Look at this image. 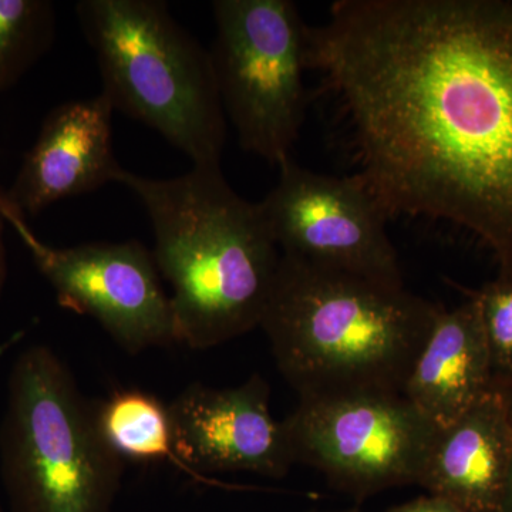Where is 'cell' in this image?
Returning <instances> with one entry per match:
<instances>
[{
	"label": "cell",
	"instance_id": "6da1fadb",
	"mask_svg": "<svg viewBox=\"0 0 512 512\" xmlns=\"http://www.w3.org/2000/svg\"><path fill=\"white\" fill-rule=\"evenodd\" d=\"M306 62L389 218L460 225L512 278V2L338 0L306 29Z\"/></svg>",
	"mask_w": 512,
	"mask_h": 512
},
{
	"label": "cell",
	"instance_id": "7a4b0ae2",
	"mask_svg": "<svg viewBox=\"0 0 512 512\" xmlns=\"http://www.w3.org/2000/svg\"><path fill=\"white\" fill-rule=\"evenodd\" d=\"M117 183L153 225L154 261L173 286L175 342L207 350L259 328L282 256L259 202L232 190L221 167L165 180L123 170Z\"/></svg>",
	"mask_w": 512,
	"mask_h": 512
},
{
	"label": "cell",
	"instance_id": "3957f363",
	"mask_svg": "<svg viewBox=\"0 0 512 512\" xmlns=\"http://www.w3.org/2000/svg\"><path fill=\"white\" fill-rule=\"evenodd\" d=\"M440 311L404 286L282 255L259 328L299 400L404 393Z\"/></svg>",
	"mask_w": 512,
	"mask_h": 512
},
{
	"label": "cell",
	"instance_id": "277c9868",
	"mask_svg": "<svg viewBox=\"0 0 512 512\" xmlns=\"http://www.w3.org/2000/svg\"><path fill=\"white\" fill-rule=\"evenodd\" d=\"M76 12L114 110L154 128L194 167H220L227 116L210 50L157 0H82Z\"/></svg>",
	"mask_w": 512,
	"mask_h": 512
},
{
	"label": "cell",
	"instance_id": "5b68a950",
	"mask_svg": "<svg viewBox=\"0 0 512 512\" xmlns=\"http://www.w3.org/2000/svg\"><path fill=\"white\" fill-rule=\"evenodd\" d=\"M124 460L101 434L97 406L49 346L10 370L0 473L12 512H113Z\"/></svg>",
	"mask_w": 512,
	"mask_h": 512
},
{
	"label": "cell",
	"instance_id": "8992f818",
	"mask_svg": "<svg viewBox=\"0 0 512 512\" xmlns=\"http://www.w3.org/2000/svg\"><path fill=\"white\" fill-rule=\"evenodd\" d=\"M210 49L225 116L248 153L279 167L305 121L306 29L289 0H217Z\"/></svg>",
	"mask_w": 512,
	"mask_h": 512
},
{
	"label": "cell",
	"instance_id": "52a82bcc",
	"mask_svg": "<svg viewBox=\"0 0 512 512\" xmlns=\"http://www.w3.org/2000/svg\"><path fill=\"white\" fill-rule=\"evenodd\" d=\"M284 424L295 464L357 501L417 485L439 430L403 393L389 392L299 400Z\"/></svg>",
	"mask_w": 512,
	"mask_h": 512
},
{
	"label": "cell",
	"instance_id": "ba28073f",
	"mask_svg": "<svg viewBox=\"0 0 512 512\" xmlns=\"http://www.w3.org/2000/svg\"><path fill=\"white\" fill-rule=\"evenodd\" d=\"M259 201L282 255L386 285L404 286L389 215L356 174L316 173L291 160Z\"/></svg>",
	"mask_w": 512,
	"mask_h": 512
},
{
	"label": "cell",
	"instance_id": "9c48e42d",
	"mask_svg": "<svg viewBox=\"0 0 512 512\" xmlns=\"http://www.w3.org/2000/svg\"><path fill=\"white\" fill-rule=\"evenodd\" d=\"M63 308L100 323L127 352L173 345L170 298L161 286L153 252L141 242H92L55 248L28 224L13 225Z\"/></svg>",
	"mask_w": 512,
	"mask_h": 512
},
{
	"label": "cell",
	"instance_id": "30bf717a",
	"mask_svg": "<svg viewBox=\"0 0 512 512\" xmlns=\"http://www.w3.org/2000/svg\"><path fill=\"white\" fill-rule=\"evenodd\" d=\"M269 394L259 375L232 389L185 387L168 406L180 466L194 473L288 476L295 458L284 421L275 420L269 409Z\"/></svg>",
	"mask_w": 512,
	"mask_h": 512
},
{
	"label": "cell",
	"instance_id": "8fae6325",
	"mask_svg": "<svg viewBox=\"0 0 512 512\" xmlns=\"http://www.w3.org/2000/svg\"><path fill=\"white\" fill-rule=\"evenodd\" d=\"M113 111L103 92L50 111L8 191L16 210L36 215L64 198L117 183L124 168L114 157Z\"/></svg>",
	"mask_w": 512,
	"mask_h": 512
},
{
	"label": "cell",
	"instance_id": "7c38bea8",
	"mask_svg": "<svg viewBox=\"0 0 512 512\" xmlns=\"http://www.w3.org/2000/svg\"><path fill=\"white\" fill-rule=\"evenodd\" d=\"M512 454L510 409L503 384L448 426L439 427L419 487L467 512H498Z\"/></svg>",
	"mask_w": 512,
	"mask_h": 512
},
{
	"label": "cell",
	"instance_id": "4fadbf2b",
	"mask_svg": "<svg viewBox=\"0 0 512 512\" xmlns=\"http://www.w3.org/2000/svg\"><path fill=\"white\" fill-rule=\"evenodd\" d=\"M441 308L414 362L404 396L437 427L448 426L493 390L490 349L473 298Z\"/></svg>",
	"mask_w": 512,
	"mask_h": 512
},
{
	"label": "cell",
	"instance_id": "5bb4252c",
	"mask_svg": "<svg viewBox=\"0 0 512 512\" xmlns=\"http://www.w3.org/2000/svg\"><path fill=\"white\" fill-rule=\"evenodd\" d=\"M97 419L104 439L123 460L177 461L168 406L153 394L140 390L114 393L97 406Z\"/></svg>",
	"mask_w": 512,
	"mask_h": 512
},
{
	"label": "cell",
	"instance_id": "9a60e30c",
	"mask_svg": "<svg viewBox=\"0 0 512 512\" xmlns=\"http://www.w3.org/2000/svg\"><path fill=\"white\" fill-rule=\"evenodd\" d=\"M55 9L45 0H0V92L18 82L49 49Z\"/></svg>",
	"mask_w": 512,
	"mask_h": 512
},
{
	"label": "cell",
	"instance_id": "2e32d148",
	"mask_svg": "<svg viewBox=\"0 0 512 512\" xmlns=\"http://www.w3.org/2000/svg\"><path fill=\"white\" fill-rule=\"evenodd\" d=\"M466 293L480 309L495 379L512 380V278L498 276Z\"/></svg>",
	"mask_w": 512,
	"mask_h": 512
},
{
	"label": "cell",
	"instance_id": "e0dca14e",
	"mask_svg": "<svg viewBox=\"0 0 512 512\" xmlns=\"http://www.w3.org/2000/svg\"><path fill=\"white\" fill-rule=\"evenodd\" d=\"M384 512H467L451 501L436 495H423L407 503L396 505Z\"/></svg>",
	"mask_w": 512,
	"mask_h": 512
},
{
	"label": "cell",
	"instance_id": "ac0fdd59",
	"mask_svg": "<svg viewBox=\"0 0 512 512\" xmlns=\"http://www.w3.org/2000/svg\"><path fill=\"white\" fill-rule=\"evenodd\" d=\"M500 382L503 384L505 396H507L512 427V380H500ZM498 512H512V454L510 470H508L507 483H505L503 501H501L500 511Z\"/></svg>",
	"mask_w": 512,
	"mask_h": 512
},
{
	"label": "cell",
	"instance_id": "d6986e66",
	"mask_svg": "<svg viewBox=\"0 0 512 512\" xmlns=\"http://www.w3.org/2000/svg\"><path fill=\"white\" fill-rule=\"evenodd\" d=\"M0 215H2L5 221L9 222L12 227L18 224V222L26 221L25 215L16 210L15 205L9 200L8 191L3 190L2 187H0Z\"/></svg>",
	"mask_w": 512,
	"mask_h": 512
},
{
	"label": "cell",
	"instance_id": "ffe728a7",
	"mask_svg": "<svg viewBox=\"0 0 512 512\" xmlns=\"http://www.w3.org/2000/svg\"><path fill=\"white\" fill-rule=\"evenodd\" d=\"M5 218L0 215V291H2L3 282H5L6 275V259L5 247H3V227H5Z\"/></svg>",
	"mask_w": 512,
	"mask_h": 512
},
{
	"label": "cell",
	"instance_id": "44dd1931",
	"mask_svg": "<svg viewBox=\"0 0 512 512\" xmlns=\"http://www.w3.org/2000/svg\"><path fill=\"white\" fill-rule=\"evenodd\" d=\"M318 512V511H313ZM326 512H360L359 508H349V510H343V511H326Z\"/></svg>",
	"mask_w": 512,
	"mask_h": 512
},
{
	"label": "cell",
	"instance_id": "7402d4cb",
	"mask_svg": "<svg viewBox=\"0 0 512 512\" xmlns=\"http://www.w3.org/2000/svg\"><path fill=\"white\" fill-rule=\"evenodd\" d=\"M0 512H3L2 504H0Z\"/></svg>",
	"mask_w": 512,
	"mask_h": 512
}]
</instances>
